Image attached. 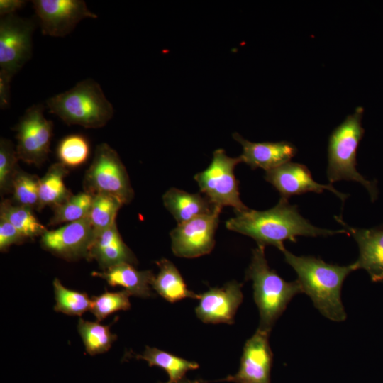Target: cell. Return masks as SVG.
I'll return each mask as SVG.
<instances>
[{
    "instance_id": "6da1fadb",
    "label": "cell",
    "mask_w": 383,
    "mask_h": 383,
    "mask_svg": "<svg viewBox=\"0 0 383 383\" xmlns=\"http://www.w3.org/2000/svg\"><path fill=\"white\" fill-rule=\"evenodd\" d=\"M229 218L226 227L232 231L249 236L258 246L273 245L282 252L285 250L284 242H296L298 236H328L346 233L343 230H328L312 225L299 212L296 206L280 198L276 206L265 211L248 209L235 211Z\"/></svg>"
},
{
    "instance_id": "7a4b0ae2",
    "label": "cell",
    "mask_w": 383,
    "mask_h": 383,
    "mask_svg": "<svg viewBox=\"0 0 383 383\" xmlns=\"http://www.w3.org/2000/svg\"><path fill=\"white\" fill-rule=\"evenodd\" d=\"M284 260L296 272L303 293L328 319L343 322L347 318L341 299V289L347 276L355 270L353 263L340 266L326 263L313 256H297L287 250Z\"/></svg>"
},
{
    "instance_id": "3957f363",
    "label": "cell",
    "mask_w": 383,
    "mask_h": 383,
    "mask_svg": "<svg viewBox=\"0 0 383 383\" xmlns=\"http://www.w3.org/2000/svg\"><path fill=\"white\" fill-rule=\"evenodd\" d=\"M245 280L252 282L254 301L260 314L257 329L270 334L293 297L303 293L301 284L297 279L285 281L272 270L265 257V248L258 245L252 250Z\"/></svg>"
},
{
    "instance_id": "277c9868",
    "label": "cell",
    "mask_w": 383,
    "mask_h": 383,
    "mask_svg": "<svg viewBox=\"0 0 383 383\" xmlns=\"http://www.w3.org/2000/svg\"><path fill=\"white\" fill-rule=\"evenodd\" d=\"M50 113L67 125L85 128L104 126L113 117V108L101 86L92 79L78 82L67 91L46 101Z\"/></svg>"
},
{
    "instance_id": "5b68a950",
    "label": "cell",
    "mask_w": 383,
    "mask_h": 383,
    "mask_svg": "<svg viewBox=\"0 0 383 383\" xmlns=\"http://www.w3.org/2000/svg\"><path fill=\"white\" fill-rule=\"evenodd\" d=\"M363 112L362 107H357L331 133L326 174L330 183L340 180L360 182L367 190L371 201H374L378 195L375 182L365 179L356 168L357 150L365 132L362 126Z\"/></svg>"
},
{
    "instance_id": "8992f818",
    "label": "cell",
    "mask_w": 383,
    "mask_h": 383,
    "mask_svg": "<svg viewBox=\"0 0 383 383\" xmlns=\"http://www.w3.org/2000/svg\"><path fill=\"white\" fill-rule=\"evenodd\" d=\"M84 192L92 196L106 194L120 199L123 204L133 198L126 169L117 152L106 143L96 146L91 164L85 172Z\"/></svg>"
},
{
    "instance_id": "52a82bcc",
    "label": "cell",
    "mask_w": 383,
    "mask_h": 383,
    "mask_svg": "<svg viewBox=\"0 0 383 383\" xmlns=\"http://www.w3.org/2000/svg\"><path fill=\"white\" fill-rule=\"evenodd\" d=\"M240 162V157H231L223 149H217L210 165L195 174L194 178L200 192L214 206H231L235 211L249 209L240 198L238 182L234 174V169Z\"/></svg>"
},
{
    "instance_id": "ba28073f",
    "label": "cell",
    "mask_w": 383,
    "mask_h": 383,
    "mask_svg": "<svg viewBox=\"0 0 383 383\" xmlns=\"http://www.w3.org/2000/svg\"><path fill=\"white\" fill-rule=\"evenodd\" d=\"M43 112L41 104L30 106L13 128L16 132L18 159L38 166L48 157L53 130L52 121L48 120Z\"/></svg>"
},
{
    "instance_id": "9c48e42d",
    "label": "cell",
    "mask_w": 383,
    "mask_h": 383,
    "mask_svg": "<svg viewBox=\"0 0 383 383\" xmlns=\"http://www.w3.org/2000/svg\"><path fill=\"white\" fill-rule=\"evenodd\" d=\"M35 24L30 19L15 14L0 21V67L12 77L32 55Z\"/></svg>"
},
{
    "instance_id": "30bf717a",
    "label": "cell",
    "mask_w": 383,
    "mask_h": 383,
    "mask_svg": "<svg viewBox=\"0 0 383 383\" xmlns=\"http://www.w3.org/2000/svg\"><path fill=\"white\" fill-rule=\"evenodd\" d=\"M221 208L206 215L178 224L170 232L172 250L180 257L194 258L209 254L215 245Z\"/></svg>"
},
{
    "instance_id": "8fae6325",
    "label": "cell",
    "mask_w": 383,
    "mask_h": 383,
    "mask_svg": "<svg viewBox=\"0 0 383 383\" xmlns=\"http://www.w3.org/2000/svg\"><path fill=\"white\" fill-rule=\"evenodd\" d=\"M94 233L88 217L67 223L58 228L47 230L40 236L43 249L66 260L89 258Z\"/></svg>"
},
{
    "instance_id": "7c38bea8",
    "label": "cell",
    "mask_w": 383,
    "mask_h": 383,
    "mask_svg": "<svg viewBox=\"0 0 383 383\" xmlns=\"http://www.w3.org/2000/svg\"><path fill=\"white\" fill-rule=\"evenodd\" d=\"M33 4L45 35L65 37L82 20L98 17L82 0H34Z\"/></svg>"
},
{
    "instance_id": "4fadbf2b",
    "label": "cell",
    "mask_w": 383,
    "mask_h": 383,
    "mask_svg": "<svg viewBox=\"0 0 383 383\" xmlns=\"http://www.w3.org/2000/svg\"><path fill=\"white\" fill-rule=\"evenodd\" d=\"M265 179L280 194L282 199L307 192L322 193L328 190L335 194L343 203L348 195L340 192L331 184H322L312 177L308 167L300 163L288 162L265 172Z\"/></svg>"
},
{
    "instance_id": "5bb4252c",
    "label": "cell",
    "mask_w": 383,
    "mask_h": 383,
    "mask_svg": "<svg viewBox=\"0 0 383 383\" xmlns=\"http://www.w3.org/2000/svg\"><path fill=\"white\" fill-rule=\"evenodd\" d=\"M269 335L257 330L244 345L238 372L224 381L235 383H271L270 372L273 355Z\"/></svg>"
},
{
    "instance_id": "9a60e30c",
    "label": "cell",
    "mask_w": 383,
    "mask_h": 383,
    "mask_svg": "<svg viewBox=\"0 0 383 383\" xmlns=\"http://www.w3.org/2000/svg\"><path fill=\"white\" fill-rule=\"evenodd\" d=\"M242 286L232 281L222 287L211 288L199 294L195 309L196 316L206 323H233L238 308L243 301Z\"/></svg>"
},
{
    "instance_id": "2e32d148",
    "label": "cell",
    "mask_w": 383,
    "mask_h": 383,
    "mask_svg": "<svg viewBox=\"0 0 383 383\" xmlns=\"http://www.w3.org/2000/svg\"><path fill=\"white\" fill-rule=\"evenodd\" d=\"M335 220L357 243L359 257L353 262L355 270L362 269L374 282H383V226L360 228L348 226L341 216Z\"/></svg>"
},
{
    "instance_id": "e0dca14e",
    "label": "cell",
    "mask_w": 383,
    "mask_h": 383,
    "mask_svg": "<svg viewBox=\"0 0 383 383\" xmlns=\"http://www.w3.org/2000/svg\"><path fill=\"white\" fill-rule=\"evenodd\" d=\"M233 137L243 147V153L239 156L241 162L252 169L271 170L290 162L297 152L295 145L288 141L254 143L238 133H234Z\"/></svg>"
},
{
    "instance_id": "ac0fdd59",
    "label": "cell",
    "mask_w": 383,
    "mask_h": 383,
    "mask_svg": "<svg viewBox=\"0 0 383 383\" xmlns=\"http://www.w3.org/2000/svg\"><path fill=\"white\" fill-rule=\"evenodd\" d=\"M88 260H95L102 270L123 262L137 263L133 252L123 242L116 223L94 238Z\"/></svg>"
},
{
    "instance_id": "d6986e66",
    "label": "cell",
    "mask_w": 383,
    "mask_h": 383,
    "mask_svg": "<svg viewBox=\"0 0 383 383\" xmlns=\"http://www.w3.org/2000/svg\"><path fill=\"white\" fill-rule=\"evenodd\" d=\"M91 275L104 279L110 286L123 287L131 296L148 298L154 294L151 291L153 272L138 270L130 263H120L101 272L94 271Z\"/></svg>"
},
{
    "instance_id": "ffe728a7",
    "label": "cell",
    "mask_w": 383,
    "mask_h": 383,
    "mask_svg": "<svg viewBox=\"0 0 383 383\" xmlns=\"http://www.w3.org/2000/svg\"><path fill=\"white\" fill-rule=\"evenodd\" d=\"M162 201L178 224L209 214L216 208L205 196L199 193L190 194L174 187L166 191L162 196Z\"/></svg>"
},
{
    "instance_id": "44dd1931",
    "label": "cell",
    "mask_w": 383,
    "mask_h": 383,
    "mask_svg": "<svg viewBox=\"0 0 383 383\" xmlns=\"http://www.w3.org/2000/svg\"><path fill=\"white\" fill-rule=\"evenodd\" d=\"M159 272L155 276L152 288L166 301L174 303L186 298L199 299V294L190 291L176 266L162 258L156 262Z\"/></svg>"
},
{
    "instance_id": "7402d4cb",
    "label": "cell",
    "mask_w": 383,
    "mask_h": 383,
    "mask_svg": "<svg viewBox=\"0 0 383 383\" xmlns=\"http://www.w3.org/2000/svg\"><path fill=\"white\" fill-rule=\"evenodd\" d=\"M67 174V167L60 162L52 164L48 168L45 175L40 179L37 210L48 206L54 208L73 195L64 182Z\"/></svg>"
},
{
    "instance_id": "603a6c76",
    "label": "cell",
    "mask_w": 383,
    "mask_h": 383,
    "mask_svg": "<svg viewBox=\"0 0 383 383\" xmlns=\"http://www.w3.org/2000/svg\"><path fill=\"white\" fill-rule=\"evenodd\" d=\"M136 358L146 361L149 366L163 369L169 376V382H175L184 379L189 370L199 368L196 362L189 361L156 348L146 346L141 355Z\"/></svg>"
},
{
    "instance_id": "cb8c5ba5",
    "label": "cell",
    "mask_w": 383,
    "mask_h": 383,
    "mask_svg": "<svg viewBox=\"0 0 383 383\" xmlns=\"http://www.w3.org/2000/svg\"><path fill=\"white\" fill-rule=\"evenodd\" d=\"M0 218L11 223L26 238L41 236L46 228L40 223L33 210L9 200H4L0 206Z\"/></svg>"
},
{
    "instance_id": "d4e9b609",
    "label": "cell",
    "mask_w": 383,
    "mask_h": 383,
    "mask_svg": "<svg viewBox=\"0 0 383 383\" xmlns=\"http://www.w3.org/2000/svg\"><path fill=\"white\" fill-rule=\"evenodd\" d=\"M77 331L86 352L91 355L106 353L117 338V335L111 331L110 325H102L82 318L78 321Z\"/></svg>"
},
{
    "instance_id": "484cf974",
    "label": "cell",
    "mask_w": 383,
    "mask_h": 383,
    "mask_svg": "<svg viewBox=\"0 0 383 383\" xmlns=\"http://www.w3.org/2000/svg\"><path fill=\"white\" fill-rule=\"evenodd\" d=\"M123 205L120 199L111 195L99 194L93 196L87 217L95 237L116 223L117 213Z\"/></svg>"
},
{
    "instance_id": "4316f807",
    "label": "cell",
    "mask_w": 383,
    "mask_h": 383,
    "mask_svg": "<svg viewBox=\"0 0 383 383\" xmlns=\"http://www.w3.org/2000/svg\"><path fill=\"white\" fill-rule=\"evenodd\" d=\"M52 284L55 311L81 316L86 311H90L91 299L87 294L67 288L57 278L54 279Z\"/></svg>"
},
{
    "instance_id": "83f0119b",
    "label": "cell",
    "mask_w": 383,
    "mask_h": 383,
    "mask_svg": "<svg viewBox=\"0 0 383 383\" xmlns=\"http://www.w3.org/2000/svg\"><path fill=\"white\" fill-rule=\"evenodd\" d=\"M92 199L93 196L85 192L73 194L66 201L53 208L49 225L69 223L87 217Z\"/></svg>"
},
{
    "instance_id": "f1b7e54d",
    "label": "cell",
    "mask_w": 383,
    "mask_h": 383,
    "mask_svg": "<svg viewBox=\"0 0 383 383\" xmlns=\"http://www.w3.org/2000/svg\"><path fill=\"white\" fill-rule=\"evenodd\" d=\"M90 145L87 138L81 134H72L62 138L57 148L60 162L67 167H77L87 160Z\"/></svg>"
},
{
    "instance_id": "f546056e",
    "label": "cell",
    "mask_w": 383,
    "mask_h": 383,
    "mask_svg": "<svg viewBox=\"0 0 383 383\" xmlns=\"http://www.w3.org/2000/svg\"><path fill=\"white\" fill-rule=\"evenodd\" d=\"M40 179L18 169L13 179V203L32 210L38 206Z\"/></svg>"
},
{
    "instance_id": "4dcf8cb0",
    "label": "cell",
    "mask_w": 383,
    "mask_h": 383,
    "mask_svg": "<svg viewBox=\"0 0 383 383\" xmlns=\"http://www.w3.org/2000/svg\"><path fill=\"white\" fill-rule=\"evenodd\" d=\"M130 294L126 290L105 292L91 298L90 311L98 322L118 311H126L131 308Z\"/></svg>"
},
{
    "instance_id": "1f68e13d",
    "label": "cell",
    "mask_w": 383,
    "mask_h": 383,
    "mask_svg": "<svg viewBox=\"0 0 383 383\" xmlns=\"http://www.w3.org/2000/svg\"><path fill=\"white\" fill-rule=\"evenodd\" d=\"M18 157L11 140H0V190L3 194L12 192V183L16 171Z\"/></svg>"
},
{
    "instance_id": "d6a6232c",
    "label": "cell",
    "mask_w": 383,
    "mask_h": 383,
    "mask_svg": "<svg viewBox=\"0 0 383 383\" xmlns=\"http://www.w3.org/2000/svg\"><path fill=\"white\" fill-rule=\"evenodd\" d=\"M26 238L8 221L0 218V250L4 252L14 244H20Z\"/></svg>"
},
{
    "instance_id": "836d02e7",
    "label": "cell",
    "mask_w": 383,
    "mask_h": 383,
    "mask_svg": "<svg viewBox=\"0 0 383 383\" xmlns=\"http://www.w3.org/2000/svg\"><path fill=\"white\" fill-rule=\"evenodd\" d=\"M12 77L0 70V106L7 109L10 105V84Z\"/></svg>"
},
{
    "instance_id": "e575fe53",
    "label": "cell",
    "mask_w": 383,
    "mask_h": 383,
    "mask_svg": "<svg viewBox=\"0 0 383 383\" xmlns=\"http://www.w3.org/2000/svg\"><path fill=\"white\" fill-rule=\"evenodd\" d=\"M26 4L23 0H1L0 14L2 16L14 14V12L22 9Z\"/></svg>"
},
{
    "instance_id": "d590c367",
    "label": "cell",
    "mask_w": 383,
    "mask_h": 383,
    "mask_svg": "<svg viewBox=\"0 0 383 383\" xmlns=\"http://www.w3.org/2000/svg\"><path fill=\"white\" fill-rule=\"evenodd\" d=\"M166 383H201V381H196V380H189V379H182L178 382H167Z\"/></svg>"
}]
</instances>
